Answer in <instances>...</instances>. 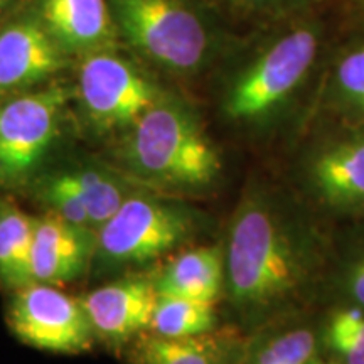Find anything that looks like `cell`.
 Returning a JSON list of instances; mask_svg holds the SVG:
<instances>
[{"mask_svg": "<svg viewBox=\"0 0 364 364\" xmlns=\"http://www.w3.org/2000/svg\"><path fill=\"white\" fill-rule=\"evenodd\" d=\"M7 318L21 343L41 351L80 354L88 351L95 341L80 299L56 285L33 282L14 290Z\"/></svg>", "mask_w": 364, "mask_h": 364, "instance_id": "9c48e42d", "label": "cell"}, {"mask_svg": "<svg viewBox=\"0 0 364 364\" xmlns=\"http://www.w3.org/2000/svg\"><path fill=\"white\" fill-rule=\"evenodd\" d=\"M317 49L314 29H295L263 49L228 85L223 98L228 120L255 130L270 125L306 83Z\"/></svg>", "mask_w": 364, "mask_h": 364, "instance_id": "277c9868", "label": "cell"}, {"mask_svg": "<svg viewBox=\"0 0 364 364\" xmlns=\"http://www.w3.org/2000/svg\"><path fill=\"white\" fill-rule=\"evenodd\" d=\"M78 184L91 228L97 230L142 186L130 179L113 164L78 162L70 167Z\"/></svg>", "mask_w": 364, "mask_h": 364, "instance_id": "ac0fdd59", "label": "cell"}, {"mask_svg": "<svg viewBox=\"0 0 364 364\" xmlns=\"http://www.w3.org/2000/svg\"><path fill=\"white\" fill-rule=\"evenodd\" d=\"M243 338L235 326L191 338H162L147 332L136 339L132 364H236Z\"/></svg>", "mask_w": 364, "mask_h": 364, "instance_id": "2e32d148", "label": "cell"}, {"mask_svg": "<svg viewBox=\"0 0 364 364\" xmlns=\"http://www.w3.org/2000/svg\"><path fill=\"white\" fill-rule=\"evenodd\" d=\"M65 68V53L43 24L19 21L0 31V95L33 90Z\"/></svg>", "mask_w": 364, "mask_h": 364, "instance_id": "7c38bea8", "label": "cell"}, {"mask_svg": "<svg viewBox=\"0 0 364 364\" xmlns=\"http://www.w3.org/2000/svg\"><path fill=\"white\" fill-rule=\"evenodd\" d=\"M253 7H275L282 6V4L289 2V0H247Z\"/></svg>", "mask_w": 364, "mask_h": 364, "instance_id": "cb8c5ba5", "label": "cell"}, {"mask_svg": "<svg viewBox=\"0 0 364 364\" xmlns=\"http://www.w3.org/2000/svg\"><path fill=\"white\" fill-rule=\"evenodd\" d=\"M43 26L63 53L110 48L117 27L108 0H41Z\"/></svg>", "mask_w": 364, "mask_h": 364, "instance_id": "5bb4252c", "label": "cell"}, {"mask_svg": "<svg viewBox=\"0 0 364 364\" xmlns=\"http://www.w3.org/2000/svg\"><path fill=\"white\" fill-rule=\"evenodd\" d=\"M157 295L218 304L225 290L223 243L186 248L154 273Z\"/></svg>", "mask_w": 364, "mask_h": 364, "instance_id": "9a60e30c", "label": "cell"}, {"mask_svg": "<svg viewBox=\"0 0 364 364\" xmlns=\"http://www.w3.org/2000/svg\"><path fill=\"white\" fill-rule=\"evenodd\" d=\"M221 243L223 297L243 334L321 307L332 230L289 184L250 182Z\"/></svg>", "mask_w": 364, "mask_h": 364, "instance_id": "6da1fadb", "label": "cell"}, {"mask_svg": "<svg viewBox=\"0 0 364 364\" xmlns=\"http://www.w3.org/2000/svg\"><path fill=\"white\" fill-rule=\"evenodd\" d=\"M351 306L364 311V220L332 231V252L321 307Z\"/></svg>", "mask_w": 364, "mask_h": 364, "instance_id": "e0dca14e", "label": "cell"}, {"mask_svg": "<svg viewBox=\"0 0 364 364\" xmlns=\"http://www.w3.org/2000/svg\"><path fill=\"white\" fill-rule=\"evenodd\" d=\"M34 218L0 196V285L17 290L33 284L31 248Z\"/></svg>", "mask_w": 364, "mask_h": 364, "instance_id": "d6986e66", "label": "cell"}, {"mask_svg": "<svg viewBox=\"0 0 364 364\" xmlns=\"http://www.w3.org/2000/svg\"><path fill=\"white\" fill-rule=\"evenodd\" d=\"M289 186L327 223L364 220V130L353 129L309 149Z\"/></svg>", "mask_w": 364, "mask_h": 364, "instance_id": "8992f818", "label": "cell"}, {"mask_svg": "<svg viewBox=\"0 0 364 364\" xmlns=\"http://www.w3.org/2000/svg\"><path fill=\"white\" fill-rule=\"evenodd\" d=\"M29 186L33 196L46 211L53 213L73 225L91 228L78 184H76L70 167L36 176Z\"/></svg>", "mask_w": 364, "mask_h": 364, "instance_id": "7402d4cb", "label": "cell"}, {"mask_svg": "<svg viewBox=\"0 0 364 364\" xmlns=\"http://www.w3.org/2000/svg\"><path fill=\"white\" fill-rule=\"evenodd\" d=\"M162 93L147 73L110 48L86 54L80 66L81 112L100 134H125Z\"/></svg>", "mask_w": 364, "mask_h": 364, "instance_id": "52a82bcc", "label": "cell"}, {"mask_svg": "<svg viewBox=\"0 0 364 364\" xmlns=\"http://www.w3.org/2000/svg\"><path fill=\"white\" fill-rule=\"evenodd\" d=\"M68 93L46 86L12 95L0 107V186L24 188L38 176L59 134Z\"/></svg>", "mask_w": 364, "mask_h": 364, "instance_id": "ba28073f", "label": "cell"}, {"mask_svg": "<svg viewBox=\"0 0 364 364\" xmlns=\"http://www.w3.org/2000/svg\"><path fill=\"white\" fill-rule=\"evenodd\" d=\"M156 300L154 275L134 272L90 290L80 302L95 339L120 348L147 334Z\"/></svg>", "mask_w": 364, "mask_h": 364, "instance_id": "30bf717a", "label": "cell"}, {"mask_svg": "<svg viewBox=\"0 0 364 364\" xmlns=\"http://www.w3.org/2000/svg\"><path fill=\"white\" fill-rule=\"evenodd\" d=\"M95 230L73 225L53 213L34 218L31 279L38 284L66 285L91 268Z\"/></svg>", "mask_w": 364, "mask_h": 364, "instance_id": "8fae6325", "label": "cell"}, {"mask_svg": "<svg viewBox=\"0 0 364 364\" xmlns=\"http://www.w3.org/2000/svg\"><path fill=\"white\" fill-rule=\"evenodd\" d=\"M329 90L336 108L353 122L354 129L364 130V48L339 59Z\"/></svg>", "mask_w": 364, "mask_h": 364, "instance_id": "603a6c76", "label": "cell"}, {"mask_svg": "<svg viewBox=\"0 0 364 364\" xmlns=\"http://www.w3.org/2000/svg\"><path fill=\"white\" fill-rule=\"evenodd\" d=\"M113 156L118 169L136 184L182 199L211 193L223 174L220 150L198 113L169 93L122 134Z\"/></svg>", "mask_w": 364, "mask_h": 364, "instance_id": "7a4b0ae2", "label": "cell"}, {"mask_svg": "<svg viewBox=\"0 0 364 364\" xmlns=\"http://www.w3.org/2000/svg\"><path fill=\"white\" fill-rule=\"evenodd\" d=\"M9 4H11V0H0V16H2V14L6 12V9L9 7Z\"/></svg>", "mask_w": 364, "mask_h": 364, "instance_id": "d4e9b609", "label": "cell"}, {"mask_svg": "<svg viewBox=\"0 0 364 364\" xmlns=\"http://www.w3.org/2000/svg\"><path fill=\"white\" fill-rule=\"evenodd\" d=\"M218 329L216 304L157 295L150 334L162 338H191Z\"/></svg>", "mask_w": 364, "mask_h": 364, "instance_id": "ffe728a7", "label": "cell"}, {"mask_svg": "<svg viewBox=\"0 0 364 364\" xmlns=\"http://www.w3.org/2000/svg\"><path fill=\"white\" fill-rule=\"evenodd\" d=\"M204 223L186 199L139 189L95 230L90 270L98 275L142 270L193 243Z\"/></svg>", "mask_w": 364, "mask_h": 364, "instance_id": "3957f363", "label": "cell"}, {"mask_svg": "<svg viewBox=\"0 0 364 364\" xmlns=\"http://www.w3.org/2000/svg\"><path fill=\"white\" fill-rule=\"evenodd\" d=\"M321 364H336V363H331V361H327V359H324Z\"/></svg>", "mask_w": 364, "mask_h": 364, "instance_id": "484cf974", "label": "cell"}, {"mask_svg": "<svg viewBox=\"0 0 364 364\" xmlns=\"http://www.w3.org/2000/svg\"><path fill=\"white\" fill-rule=\"evenodd\" d=\"M110 9L127 44L164 71L191 76L211 61V33L184 0H110Z\"/></svg>", "mask_w": 364, "mask_h": 364, "instance_id": "5b68a950", "label": "cell"}, {"mask_svg": "<svg viewBox=\"0 0 364 364\" xmlns=\"http://www.w3.org/2000/svg\"><path fill=\"white\" fill-rule=\"evenodd\" d=\"M322 341L327 361L364 364V311L351 306L322 307Z\"/></svg>", "mask_w": 364, "mask_h": 364, "instance_id": "44dd1931", "label": "cell"}, {"mask_svg": "<svg viewBox=\"0 0 364 364\" xmlns=\"http://www.w3.org/2000/svg\"><path fill=\"white\" fill-rule=\"evenodd\" d=\"M322 307L292 314L245 334L236 364H321Z\"/></svg>", "mask_w": 364, "mask_h": 364, "instance_id": "4fadbf2b", "label": "cell"}]
</instances>
